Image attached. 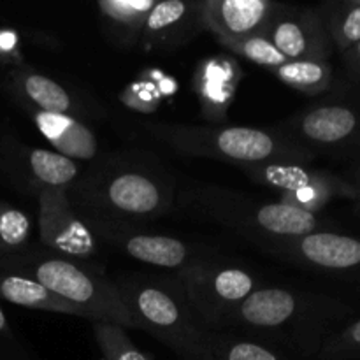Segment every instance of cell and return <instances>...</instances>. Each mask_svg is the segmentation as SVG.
Returning a JSON list of instances; mask_svg holds the SVG:
<instances>
[{"instance_id":"cell-12","label":"cell","mask_w":360,"mask_h":360,"mask_svg":"<svg viewBox=\"0 0 360 360\" xmlns=\"http://www.w3.org/2000/svg\"><path fill=\"white\" fill-rule=\"evenodd\" d=\"M0 169L14 186L35 197L46 188L69 190L81 174L77 162L56 151L28 146L13 137L0 146Z\"/></svg>"},{"instance_id":"cell-31","label":"cell","mask_w":360,"mask_h":360,"mask_svg":"<svg viewBox=\"0 0 360 360\" xmlns=\"http://www.w3.org/2000/svg\"><path fill=\"white\" fill-rule=\"evenodd\" d=\"M0 360H27L20 348H7L0 354Z\"/></svg>"},{"instance_id":"cell-26","label":"cell","mask_w":360,"mask_h":360,"mask_svg":"<svg viewBox=\"0 0 360 360\" xmlns=\"http://www.w3.org/2000/svg\"><path fill=\"white\" fill-rule=\"evenodd\" d=\"M91 329L104 360H151L132 343L125 327L111 322H91Z\"/></svg>"},{"instance_id":"cell-18","label":"cell","mask_w":360,"mask_h":360,"mask_svg":"<svg viewBox=\"0 0 360 360\" xmlns=\"http://www.w3.org/2000/svg\"><path fill=\"white\" fill-rule=\"evenodd\" d=\"M20 105L58 155L74 162L94 160L97 157V136L84 122L69 115H56L30 105Z\"/></svg>"},{"instance_id":"cell-24","label":"cell","mask_w":360,"mask_h":360,"mask_svg":"<svg viewBox=\"0 0 360 360\" xmlns=\"http://www.w3.org/2000/svg\"><path fill=\"white\" fill-rule=\"evenodd\" d=\"M333 48L343 55L360 42V0H338L316 7Z\"/></svg>"},{"instance_id":"cell-32","label":"cell","mask_w":360,"mask_h":360,"mask_svg":"<svg viewBox=\"0 0 360 360\" xmlns=\"http://www.w3.org/2000/svg\"><path fill=\"white\" fill-rule=\"evenodd\" d=\"M347 179L352 183V185H360V158L348 169Z\"/></svg>"},{"instance_id":"cell-30","label":"cell","mask_w":360,"mask_h":360,"mask_svg":"<svg viewBox=\"0 0 360 360\" xmlns=\"http://www.w3.org/2000/svg\"><path fill=\"white\" fill-rule=\"evenodd\" d=\"M343 63L347 72L350 74L352 79L360 81V42L350 48L348 51H345L343 55Z\"/></svg>"},{"instance_id":"cell-4","label":"cell","mask_w":360,"mask_h":360,"mask_svg":"<svg viewBox=\"0 0 360 360\" xmlns=\"http://www.w3.org/2000/svg\"><path fill=\"white\" fill-rule=\"evenodd\" d=\"M148 132L186 157L213 158L239 169L260 164H311L309 151L288 139L276 127H221L155 123Z\"/></svg>"},{"instance_id":"cell-7","label":"cell","mask_w":360,"mask_h":360,"mask_svg":"<svg viewBox=\"0 0 360 360\" xmlns=\"http://www.w3.org/2000/svg\"><path fill=\"white\" fill-rule=\"evenodd\" d=\"M178 283L190 308L207 330H220L227 316L259 288V281L250 271L202 260L181 267Z\"/></svg>"},{"instance_id":"cell-29","label":"cell","mask_w":360,"mask_h":360,"mask_svg":"<svg viewBox=\"0 0 360 360\" xmlns=\"http://www.w3.org/2000/svg\"><path fill=\"white\" fill-rule=\"evenodd\" d=\"M122 101L132 105V108L139 109V111H151L158 104V101H160V95L150 90L146 84L134 83L129 90L123 91Z\"/></svg>"},{"instance_id":"cell-21","label":"cell","mask_w":360,"mask_h":360,"mask_svg":"<svg viewBox=\"0 0 360 360\" xmlns=\"http://www.w3.org/2000/svg\"><path fill=\"white\" fill-rule=\"evenodd\" d=\"M0 299L21 308L81 316L77 309H74L55 292L14 271H0Z\"/></svg>"},{"instance_id":"cell-3","label":"cell","mask_w":360,"mask_h":360,"mask_svg":"<svg viewBox=\"0 0 360 360\" xmlns=\"http://www.w3.org/2000/svg\"><path fill=\"white\" fill-rule=\"evenodd\" d=\"M179 202L192 217L231 229L259 248L323 231L319 214L217 185L190 186L181 193Z\"/></svg>"},{"instance_id":"cell-2","label":"cell","mask_w":360,"mask_h":360,"mask_svg":"<svg viewBox=\"0 0 360 360\" xmlns=\"http://www.w3.org/2000/svg\"><path fill=\"white\" fill-rule=\"evenodd\" d=\"M345 301L319 292L287 287L257 288L220 330L255 338L316 357L330 334L354 316Z\"/></svg>"},{"instance_id":"cell-27","label":"cell","mask_w":360,"mask_h":360,"mask_svg":"<svg viewBox=\"0 0 360 360\" xmlns=\"http://www.w3.org/2000/svg\"><path fill=\"white\" fill-rule=\"evenodd\" d=\"M218 42L231 53H234L236 56L250 60V62L257 63L267 70L276 69L287 62V58L274 48L273 42L264 34L241 39H218Z\"/></svg>"},{"instance_id":"cell-17","label":"cell","mask_w":360,"mask_h":360,"mask_svg":"<svg viewBox=\"0 0 360 360\" xmlns=\"http://www.w3.org/2000/svg\"><path fill=\"white\" fill-rule=\"evenodd\" d=\"M7 86L20 104L46 112L69 115L77 120L88 115L84 102L69 88L32 67L21 65L11 70L7 76Z\"/></svg>"},{"instance_id":"cell-13","label":"cell","mask_w":360,"mask_h":360,"mask_svg":"<svg viewBox=\"0 0 360 360\" xmlns=\"http://www.w3.org/2000/svg\"><path fill=\"white\" fill-rule=\"evenodd\" d=\"M264 35L287 60H329L333 53L316 7L280 4Z\"/></svg>"},{"instance_id":"cell-20","label":"cell","mask_w":360,"mask_h":360,"mask_svg":"<svg viewBox=\"0 0 360 360\" xmlns=\"http://www.w3.org/2000/svg\"><path fill=\"white\" fill-rule=\"evenodd\" d=\"M157 0H101L98 18L104 34L120 48L141 44L144 23Z\"/></svg>"},{"instance_id":"cell-14","label":"cell","mask_w":360,"mask_h":360,"mask_svg":"<svg viewBox=\"0 0 360 360\" xmlns=\"http://www.w3.org/2000/svg\"><path fill=\"white\" fill-rule=\"evenodd\" d=\"M86 221V220H84ZM98 241H105L139 262L165 269H181L193 262L195 253L188 245L172 236L143 232L139 227L104 221H86Z\"/></svg>"},{"instance_id":"cell-9","label":"cell","mask_w":360,"mask_h":360,"mask_svg":"<svg viewBox=\"0 0 360 360\" xmlns=\"http://www.w3.org/2000/svg\"><path fill=\"white\" fill-rule=\"evenodd\" d=\"M241 171L253 183L274 192L278 202L315 214L334 199H352L355 193L347 178L311 164H260Z\"/></svg>"},{"instance_id":"cell-19","label":"cell","mask_w":360,"mask_h":360,"mask_svg":"<svg viewBox=\"0 0 360 360\" xmlns=\"http://www.w3.org/2000/svg\"><path fill=\"white\" fill-rule=\"evenodd\" d=\"M241 69L229 56L217 55L204 60L193 77V90L202 105L204 116L211 122H221L227 116L229 105L238 94Z\"/></svg>"},{"instance_id":"cell-28","label":"cell","mask_w":360,"mask_h":360,"mask_svg":"<svg viewBox=\"0 0 360 360\" xmlns=\"http://www.w3.org/2000/svg\"><path fill=\"white\" fill-rule=\"evenodd\" d=\"M316 360H360V315L352 316L327 338Z\"/></svg>"},{"instance_id":"cell-5","label":"cell","mask_w":360,"mask_h":360,"mask_svg":"<svg viewBox=\"0 0 360 360\" xmlns=\"http://www.w3.org/2000/svg\"><path fill=\"white\" fill-rule=\"evenodd\" d=\"M4 267L42 283L77 309L83 319L136 329L132 315L115 281H109L102 276L101 271L88 264L49 252H23L20 255L6 257Z\"/></svg>"},{"instance_id":"cell-25","label":"cell","mask_w":360,"mask_h":360,"mask_svg":"<svg viewBox=\"0 0 360 360\" xmlns=\"http://www.w3.org/2000/svg\"><path fill=\"white\" fill-rule=\"evenodd\" d=\"M30 218L20 207L0 202V257L23 253L30 241Z\"/></svg>"},{"instance_id":"cell-1","label":"cell","mask_w":360,"mask_h":360,"mask_svg":"<svg viewBox=\"0 0 360 360\" xmlns=\"http://www.w3.org/2000/svg\"><path fill=\"white\" fill-rule=\"evenodd\" d=\"M67 195L83 220L143 227L171 211L176 185L153 158L122 153L98 158L81 171Z\"/></svg>"},{"instance_id":"cell-11","label":"cell","mask_w":360,"mask_h":360,"mask_svg":"<svg viewBox=\"0 0 360 360\" xmlns=\"http://www.w3.org/2000/svg\"><path fill=\"white\" fill-rule=\"evenodd\" d=\"M39 200V239L49 253L86 260L98 255V238L74 210L65 188H46Z\"/></svg>"},{"instance_id":"cell-34","label":"cell","mask_w":360,"mask_h":360,"mask_svg":"<svg viewBox=\"0 0 360 360\" xmlns=\"http://www.w3.org/2000/svg\"><path fill=\"white\" fill-rule=\"evenodd\" d=\"M354 186H355V193H354V197H352V200H355L360 207V185H354Z\"/></svg>"},{"instance_id":"cell-15","label":"cell","mask_w":360,"mask_h":360,"mask_svg":"<svg viewBox=\"0 0 360 360\" xmlns=\"http://www.w3.org/2000/svg\"><path fill=\"white\" fill-rule=\"evenodd\" d=\"M206 30L202 0L157 2L144 23L141 44L153 51H174Z\"/></svg>"},{"instance_id":"cell-6","label":"cell","mask_w":360,"mask_h":360,"mask_svg":"<svg viewBox=\"0 0 360 360\" xmlns=\"http://www.w3.org/2000/svg\"><path fill=\"white\" fill-rule=\"evenodd\" d=\"M136 329L146 330L183 360H207L206 333L179 283L132 278L116 283Z\"/></svg>"},{"instance_id":"cell-8","label":"cell","mask_w":360,"mask_h":360,"mask_svg":"<svg viewBox=\"0 0 360 360\" xmlns=\"http://www.w3.org/2000/svg\"><path fill=\"white\" fill-rule=\"evenodd\" d=\"M276 129L315 158L319 155L360 158V105L352 102H319Z\"/></svg>"},{"instance_id":"cell-16","label":"cell","mask_w":360,"mask_h":360,"mask_svg":"<svg viewBox=\"0 0 360 360\" xmlns=\"http://www.w3.org/2000/svg\"><path fill=\"white\" fill-rule=\"evenodd\" d=\"M280 4L271 0H202L206 30L217 39L264 34Z\"/></svg>"},{"instance_id":"cell-22","label":"cell","mask_w":360,"mask_h":360,"mask_svg":"<svg viewBox=\"0 0 360 360\" xmlns=\"http://www.w3.org/2000/svg\"><path fill=\"white\" fill-rule=\"evenodd\" d=\"M207 360H287L274 345L225 330L206 333Z\"/></svg>"},{"instance_id":"cell-35","label":"cell","mask_w":360,"mask_h":360,"mask_svg":"<svg viewBox=\"0 0 360 360\" xmlns=\"http://www.w3.org/2000/svg\"><path fill=\"white\" fill-rule=\"evenodd\" d=\"M359 83H360V81H359Z\"/></svg>"},{"instance_id":"cell-33","label":"cell","mask_w":360,"mask_h":360,"mask_svg":"<svg viewBox=\"0 0 360 360\" xmlns=\"http://www.w3.org/2000/svg\"><path fill=\"white\" fill-rule=\"evenodd\" d=\"M7 330V319L6 315H4L2 308H0V334H4Z\"/></svg>"},{"instance_id":"cell-10","label":"cell","mask_w":360,"mask_h":360,"mask_svg":"<svg viewBox=\"0 0 360 360\" xmlns=\"http://www.w3.org/2000/svg\"><path fill=\"white\" fill-rule=\"evenodd\" d=\"M262 252L311 273L340 278L360 287V238L316 231L295 239L264 245Z\"/></svg>"},{"instance_id":"cell-23","label":"cell","mask_w":360,"mask_h":360,"mask_svg":"<svg viewBox=\"0 0 360 360\" xmlns=\"http://www.w3.org/2000/svg\"><path fill=\"white\" fill-rule=\"evenodd\" d=\"M269 72L292 90L311 97L329 90L334 79V70L329 60H287L283 65Z\"/></svg>"}]
</instances>
